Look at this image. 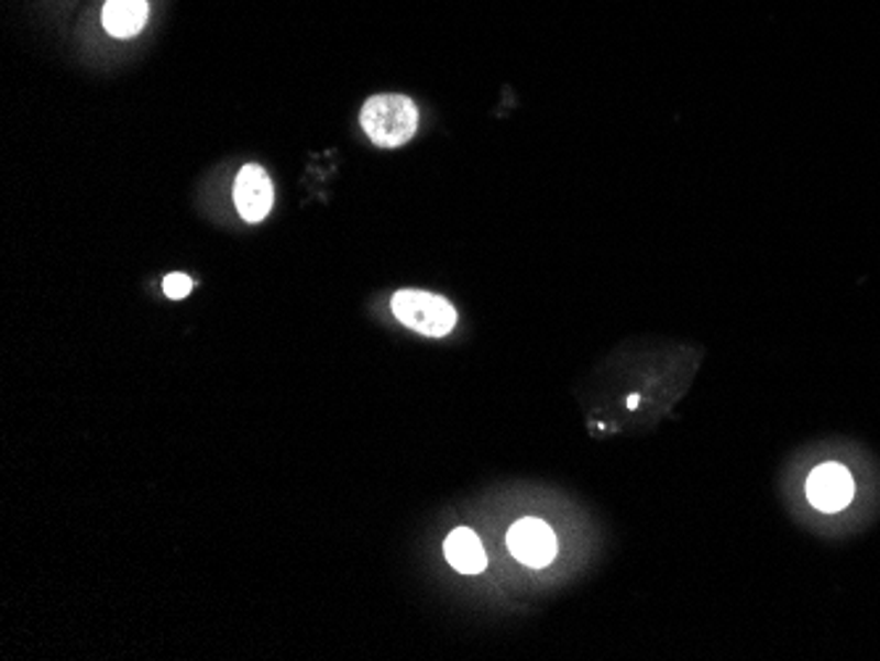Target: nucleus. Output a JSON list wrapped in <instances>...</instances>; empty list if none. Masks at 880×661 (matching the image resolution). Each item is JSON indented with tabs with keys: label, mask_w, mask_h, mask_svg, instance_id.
I'll return each mask as SVG.
<instances>
[{
	"label": "nucleus",
	"mask_w": 880,
	"mask_h": 661,
	"mask_svg": "<svg viewBox=\"0 0 880 661\" xmlns=\"http://www.w3.org/2000/svg\"><path fill=\"white\" fill-rule=\"evenodd\" d=\"M417 103L396 92L372 96L362 109V130L380 148H402L417 135Z\"/></svg>",
	"instance_id": "obj_1"
},
{
	"label": "nucleus",
	"mask_w": 880,
	"mask_h": 661,
	"mask_svg": "<svg viewBox=\"0 0 880 661\" xmlns=\"http://www.w3.org/2000/svg\"><path fill=\"white\" fill-rule=\"evenodd\" d=\"M396 319L428 338H446L457 327V309L446 298L425 290H398L391 300Z\"/></svg>",
	"instance_id": "obj_2"
},
{
	"label": "nucleus",
	"mask_w": 880,
	"mask_h": 661,
	"mask_svg": "<svg viewBox=\"0 0 880 661\" xmlns=\"http://www.w3.org/2000/svg\"><path fill=\"white\" fill-rule=\"evenodd\" d=\"M506 546H509L512 557L517 562L532 566V570H543L557 557V536H553L549 525L536 517L519 519V522L512 525L509 536H506Z\"/></svg>",
	"instance_id": "obj_3"
},
{
	"label": "nucleus",
	"mask_w": 880,
	"mask_h": 661,
	"mask_svg": "<svg viewBox=\"0 0 880 661\" xmlns=\"http://www.w3.org/2000/svg\"><path fill=\"white\" fill-rule=\"evenodd\" d=\"M806 498H810V504L817 511L836 514L846 509L851 504V498H855V480H851L849 470L842 464H820L810 472V480H806Z\"/></svg>",
	"instance_id": "obj_4"
},
{
	"label": "nucleus",
	"mask_w": 880,
	"mask_h": 661,
	"mask_svg": "<svg viewBox=\"0 0 880 661\" xmlns=\"http://www.w3.org/2000/svg\"><path fill=\"white\" fill-rule=\"evenodd\" d=\"M275 203V185L262 166L249 164L235 179V206L245 222H262Z\"/></svg>",
	"instance_id": "obj_5"
},
{
	"label": "nucleus",
	"mask_w": 880,
	"mask_h": 661,
	"mask_svg": "<svg viewBox=\"0 0 880 661\" xmlns=\"http://www.w3.org/2000/svg\"><path fill=\"white\" fill-rule=\"evenodd\" d=\"M443 553L446 562L462 574H477L488 566V557H485L483 543H480V538L472 530H466V527L451 530V536L446 538L443 543Z\"/></svg>",
	"instance_id": "obj_6"
},
{
	"label": "nucleus",
	"mask_w": 880,
	"mask_h": 661,
	"mask_svg": "<svg viewBox=\"0 0 880 661\" xmlns=\"http://www.w3.org/2000/svg\"><path fill=\"white\" fill-rule=\"evenodd\" d=\"M148 22V0H109L103 5V26L113 37H135Z\"/></svg>",
	"instance_id": "obj_7"
},
{
	"label": "nucleus",
	"mask_w": 880,
	"mask_h": 661,
	"mask_svg": "<svg viewBox=\"0 0 880 661\" xmlns=\"http://www.w3.org/2000/svg\"><path fill=\"white\" fill-rule=\"evenodd\" d=\"M190 290H193V279L188 275H179V272H175V275L164 277V293L169 298L179 300V298L188 296Z\"/></svg>",
	"instance_id": "obj_8"
},
{
	"label": "nucleus",
	"mask_w": 880,
	"mask_h": 661,
	"mask_svg": "<svg viewBox=\"0 0 880 661\" xmlns=\"http://www.w3.org/2000/svg\"><path fill=\"white\" fill-rule=\"evenodd\" d=\"M628 406H630V409H636V406H638V396H630V398H628Z\"/></svg>",
	"instance_id": "obj_9"
}]
</instances>
